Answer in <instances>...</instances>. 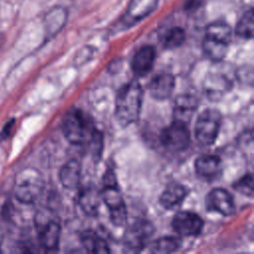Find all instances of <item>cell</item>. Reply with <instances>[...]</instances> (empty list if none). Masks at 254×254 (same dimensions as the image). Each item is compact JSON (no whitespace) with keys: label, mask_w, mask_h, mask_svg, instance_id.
Here are the masks:
<instances>
[{"label":"cell","mask_w":254,"mask_h":254,"mask_svg":"<svg viewBox=\"0 0 254 254\" xmlns=\"http://www.w3.org/2000/svg\"><path fill=\"white\" fill-rule=\"evenodd\" d=\"M143 100L140 83L132 80L121 87L115 101V117L122 126H128L137 121Z\"/></svg>","instance_id":"obj_1"},{"label":"cell","mask_w":254,"mask_h":254,"mask_svg":"<svg viewBox=\"0 0 254 254\" xmlns=\"http://www.w3.org/2000/svg\"><path fill=\"white\" fill-rule=\"evenodd\" d=\"M63 131L70 143L81 145L90 143L97 130L87 114L80 109L72 108L64 117Z\"/></svg>","instance_id":"obj_2"},{"label":"cell","mask_w":254,"mask_h":254,"mask_svg":"<svg viewBox=\"0 0 254 254\" xmlns=\"http://www.w3.org/2000/svg\"><path fill=\"white\" fill-rule=\"evenodd\" d=\"M15 197L22 203L35 202L44 190V179L42 174L35 168H24L17 173L14 186Z\"/></svg>","instance_id":"obj_3"},{"label":"cell","mask_w":254,"mask_h":254,"mask_svg":"<svg viewBox=\"0 0 254 254\" xmlns=\"http://www.w3.org/2000/svg\"><path fill=\"white\" fill-rule=\"evenodd\" d=\"M100 194L109 210L112 223L117 226L124 225L127 220V210L115 176L112 172L105 175L104 187Z\"/></svg>","instance_id":"obj_4"},{"label":"cell","mask_w":254,"mask_h":254,"mask_svg":"<svg viewBox=\"0 0 254 254\" xmlns=\"http://www.w3.org/2000/svg\"><path fill=\"white\" fill-rule=\"evenodd\" d=\"M221 125V114L212 108L203 110L194 125V135L196 140L204 146L215 142Z\"/></svg>","instance_id":"obj_5"},{"label":"cell","mask_w":254,"mask_h":254,"mask_svg":"<svg viewBox=\"0 0 254 254\" xmlns=\"http://www.w3.org/2000/svg\"><path fill=\"white\" fill-rule=\"evenodd\" d=\"M36 228L39 242L46 251H55L59 247L61 237V225L53 217L39 212L36 216Z\"/></svg>","instance_id":"obj_6"},{"label":"cell","mask_w":254,"mask_h":254,"mask_svg":"<svg viewBox=\"0 0 254 254\" xmlns=\"http://www.w3.org/2000/svg\"><path fill=\"white\" fill-rule=\"evenodd\" d=\"M160 140L167 150L180 152L190 146V135L187 124L176 120L162 131Z\"/></svg>","instance_id":"obj_7"},{"label":"cell","mask_w":254,"mask_h":254,"mask_svg":"<svg viewBox=\"0 0 254 254\" xmlns=\"http://www.w3.org/2000/svg\"><path fill=\"white\" fill-rule=\"evenodd\" d=\"M154 231V226L150 221L144 219L135 220L128 226L125 232V247L130 251H141L149 242Z\"/></svg>","instance_id":"obj_8"},{"label":"cell","mask_w":254,"mask_h":254,"mask_svg":"<svg viewBox=\"0 0 254 254\" xmlns=\"http://www.w3.org/2000/svg\"><path fill=\"white\" fill-rule=\"evenodd\" d=\"M173 229L182 236H195L203 227V221L199 215L191 211H179L172 221Z\"/></svg>","instance_id":"obj_9"},{"label":"cell","mask_w":254,"mask_h":254,"mask_svg":"<svg viewBox=\"0 0 254 254\" xmlns=\"http://www.w3.org/2000/svg\"><path fill=\"white\" fill-rule=\"evenodd\" d=\"M205 204L208 210L218 212L225 216L232 215L235 212V204L232 195L225 190L217 188L210 190L205 198Z\"/></svg>","instance_id":"obj_10"},{"label":"cell","mask_w":254,"mask_h":254,"mask_svg":"<svg viewBox=\"0 0 254 254\" xmlns=\"http://www.w3.org/2000/svg\"><path fill=\"white\" fill-rule=\"evenodd\" d=\"M156 58V51L152 46H144L140 48L134 55L131 67L133 72L138 76L146 75L153 67Z\"/></svg>","instance_id":"obj_11"},{"label":"cell","mask_w":254,"mask_h":254,"mask_svg":"<svg viewBox=\"0 0 254 254\" xmlns=\"http://www.w3.org/2000/svg\"><path fill=\"white\" fill-rule=\"evenodd\" d=\"M159 0H130L125 21L127 24H134L149 16L157 7Z\"/></svg>","instance_id":"obj_12"},{"label":"cell","mask_w":254,"mask_h":254,"mask_svg":"<svg viewBox=\"0 0 254 254\" xmlns=\"http://www.w3.org/2000/svg\"><path fill=\"white\" fill-rule=\"evenodd\" d=\"M174 88L175 77L170 73H160L156 75L149 84L150 94L158 100H164L170 97Z\"/></svg>","instance_id":"obj_13"},{"label":"cell","mask_w":254,"mask_h":254,"mask_svg":"<svg viewBox=\"0 0 254 254\" xmlns=\"http://www.w3.org/2000/svg\"><path fill=\"white\" fill-rule=\"evenodd\" d=\"M194 168L200 177L204 179H214L221 172V161L215 155H202L194 163Z\"/></svg>","instance_id":"obj_14"},{"label":"cell","mask_w":254,"mask_h":254,"mask_svg":"<svg viewBox=\"0 0 254 254\" xmlns=\"http://www.w3.org/2000/svg\"><path fill=\"white\" fill-rule=\"evenodd\" d=\"M81 167L77 160H69L66 162L60 171V181L64 188L67 190L76 189L80 182Z\"/></svg>","instance_id":"obj_15"},{"label":"cell","mask_w":254,"mask_h":254,"mask_svg":"<svg viewBox=\"0 0 254 254\" xmlns=\"http://www.w3.org/2000/svg\"><path fill=\"white\" fill-rule=\"evenodd\" d=\"M187 190L178 183L170 184L160 195V203L167 209H172L179 205L187 196Z\"/></svg>","instance_id":"obj_16"},{"label":"cell","mask_w":254,"mask_h":254,"mask_svg":"<svg viewBox=\"0 0 254 254\" xmlns=\"http://www.w3.org/2000/svg\"><path fill=\"white\" fill-rule=\"evenodd\" d=\"M101 194L93 187H86L80 190L78 195V202L81 209L88 215L97 213L100 204Z\"/></svg>","instance_id":"obj_17"},{"label":"cell","mask_w":254,"mask_h":254,"mask_svg":"<svg viewBox=\"0 0 254 254\" xmlns=\"http://www.w3.org/2000/svg\"><path fill=\"white\" fill-rule=\"evenodd\" d=\"M229 80L224 75L214 73L205 78L203 88L209 97L216 99V97H221L229 89Z\"/></svg>","instance_id":"obj_18"},{"label":"cell","mask_w":254,"mask_h":254,"mask_svg":"<svg viewBox=\"0 0 254 254\" xmlns=\"http://www.w3.org/2000/svg\"><path fill=\"white\" fill-rule=\"evenodd\" d=\"M197 107V102L191 95H181L176 100L174 109L175 117L177 121H181L187 124V121L191 117L192 113Z\"/></svg>","instance_id":"obj_19"},{"label":"cell","mask_w":254,"mask_h":254,"mask_svg":"<svg viewBox=\"0 0 254 254\" xmlns=\"http://www.w3.org/2000/svg\"><path fill=\"white\" fill-rule=\"evenodd\" d=\"M80 241L87 252L100 254L109 252L108 245L103 240V238H101L99 235H97L95 232L91 230H87L81 233Z\"/></svg>","instance_id":"obj_20"},{"label":"cell","mask_w":254,"mask_h":254,"mask_svg":"<svg viewBox=\"0 0 254 254\" xmlns=\"http://www.w3.org/2000/svg\"><path fill=\"white\" fill-rule=\"evenodd\" d=\"M202 49L205 56L213 62H220L224 59L227 54L228 44L218 42L212 39L204 37L202 43Z\"/></svg>","instance_id":"obj_21"},{"label":"cell","mask_w":254,"mask_h":254,"mask_svg":"<svg viewBox=\"0 0 254 254\" xmlns=\"http://www.w3.org/2000/svg\"><path fill=\"white\" fill-rule=\"evenodd\" d=\"M231 28L224 22H213L205 29V38L212 39L225 44L231 41Z\"/></svg>","instance_id":"obj_22"},{"label":"cell","mask_w":254,"mask_h":254,"mask_svg":"<svg viewBox=\"0 0 254 254\" xmlns=\"http://www.w3.org/2000/svg\"><path fill=\"white\" fill-rule=\"evenodd\" d=\"M181 240L175 236H164L152 243L151 252L153 253H172L181 246Z\"/></svg>","instance_id":"obj_23"},{"label":"cell","mask_w":254,"mask_h":254,"mask_svg":"<svg viewBox=\"0 0 254 254\" xmlns=\"http://www.w3.org/2000/svg\"><path fill=\"white\" fill-rule=\"evenodd\" d=\"M253 28H254L253 12H252V10H248L239 19V21L236 25L235 33L240 38L249 40L253 37Z\"/></svg>","instance_id":"obj_24"},{"label":"cell","mask_w":254,"mask_h":254,"mask_svg":"<svg viewBox=\"0 0 254 254\" xmlns=\"http://www.w3.org/2000/svg\"><path fill=\"white\" fill-rule=\"evenodd\" d=\"M186 33L181 27H173L169 29L163 37V46L166 49H176L184 44Z\"/></svg>","instance_id":"obj_25"},{"label":"cell","mask_w":254,"mask_h":254,"mask_svg":"<svg viewBox=\"0 0 254 254\" xmlns=\"http://www.w3.org/2000/svg\"><path fill=\"white\" fill-rule=\"evenodd\" d=\"M65 20V12L63 8L57 7L51 10L46 16V24L49 31H56L60 29Z\"/></svg>","instance_id":"obj_26"},{"label":"cell","mask_w":254,"mask_h":254,"mask_svg":"<svg viewBox=\"0 0 254 254\" xmlns=\"http://www.w3.org/2000/svg\"><path fill=\"white\" fill-rule=\"evenodd\" d=\"M253 184H254L253 176L252 174L248 173L234 183V189L239 192L251 197L253 195V190H254Z\"/></svg>","instance_id":"obj_27"},{"label":"cell","mask_w":254,"mask_h":254,"mask_svg":"<svg viewBox=\"0 0 254 254\" xmlns=\"http://www.w3.org/2000/svg\"><path fill=\"white\" fill-rule=\"evenodd\" d=\"M202 0H188L187 2V7L189 9H192V8H196Z\"/></svg>","instance_id":"obj_28"},{"label":"cell","mask_w":254,"mask_h":254,"mask_svg":"<svg viewBox=\"0 0 254 254\" xmlns=\"http://www.w3.org/2000/svg\"><path fill=\"white\" fill-rule=\"evenodd\" d=\"M0 252H1V246H0Z\"/></svg>","instance_id":"obj_29"}]
</instances>
